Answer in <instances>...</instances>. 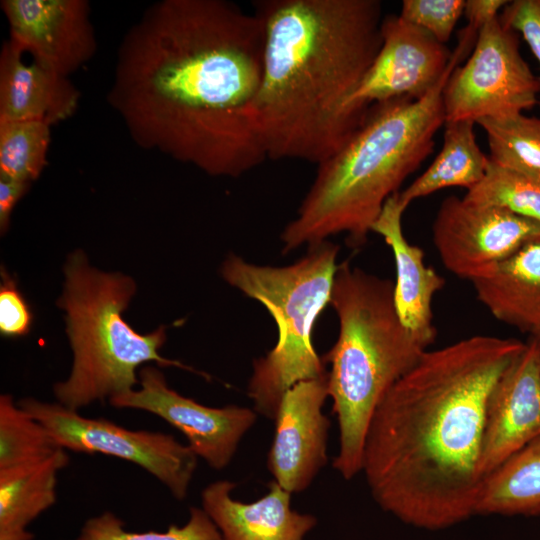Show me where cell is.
Segmentation results:
<instances>
[{
  "label": "cell",
  "mask_w": 540,
  "mask_h": 540,
  "mask_svg": "<svg viewBox=\"0 0 540 540\" xmlns=\"http://www.w3.org/2000/svg\"><path fill=\"white\" fill-rule=\"evenodd\" d=\"M260 18L225 0H162L125 35L108 101L133 140L212 176L267 159Z\"/></svg>",
  "instance_id": "obj_1"
},
{
  "label": "cell",
  "mask_w": 540,
  "mask_h": 540,
  "mask_svg": "<svg viewBox=\"0 0 540 540\" xmlns=\"http://www.w3.org/2000/svg\"><path fill=\"white\" fill-rule=\"evenodd\" d=\"M524 346L468 337L427 350L390 388L371 418L361 466L383 511L429 531L476 515L488 401Z\"/></svg>",
  "instance_id": "obj_2"
},
{
  "label": "cell",
  "mask_w": 540,
  "mask_h": 540,
  "mask_svg": "<svg viewBox=\"0 0 540 540\" xmlns=\"http://www.w3.org/2000/svg\"><path fill=\"white\" fill-rule=\"evenodd\" d=\"M264 28L257 100L267 158L319 164L362 124L350 100L377 55L379 0H259Z\"/></svg>",
  "instance_id": "obj_3"
},
{
  "label": "cell",
  "mask_w": 540,
  "mask_h": 540,
  "mask_svg": "<svg viewBox=\"0 0 540 540\" xmlns=\"http://www.w3.org/2000/svg\"><path fill=\"white\" fill-rule=\"evenodd\" d=\"M474 46L458 35L448 68L421 99L399 98L370 107L362 124L333 155L318 164L316 177L296 217L281 234L283 253L345 233L361 246L389 197L432 153L445 124L443 89Z\"/></svg>",
  "instance_id": "obj_4"
},
{
  "label": "cell",
  "mask_w": 540,
  "mask_h": 540,
  "mask_svg": "<svg viewBox=\"0 0 540 540\" xmlns=\"http://www.w3.org/2000/svg\"><path fill=\"white\" fill-rule=\"evenodd\" d=\"M330 304L339 334L322 360L330 364L328 396L339 427L333 467L350 480L361 472L364 440L378 404L433 341L403 325L392 281L348 262L338 265Z\"/></svg>",
  "instance_id": "obj_5"
},
{
  "label": "cell",
  "mask_w": 540,
  "mask_h": 540,
  "mask_svg": "<svg viewBox=\"0 0 540 540\" xmlns=\"http://www.w3.org/2000/svg\"><path fill=\"white\" fill-rule=\"evenodd\" d=\"M64 275L57 304L65 312L73 363L68 378L53 386L59 404L79 411L128 393L139 382L138 368L149 362L194 371L159 353L166 341L165 326L141 334L124 320L122 313L136 292L130 276L90 266L80 250L69 254Z\"/></svg>",
  "instance_id": "obj_6"
},
{
  "label": "cell",
  "mask_w": 540,
  "mask_h": 540,
  "mask_svg": "<svg viewBox=\"0 0 540 540\" xmlns=\"http://www.w3.org/2000/svg\"><path fill=\"white\" fill-rule=\"evenodd\" d=\"M339 247L329 241L284 267L260 266L229 254L222 278L262 303L278 328L276 345L253 361L247 394L256 413L274 420L284 394L295 384L327 375L314 349L312 331L330 304Z\"/></svg>",
  "instance_id": "obj_7"
},
{
  "label": "cell",
  "mask_w": 540,
  "mask_h": 540,
  "mask_svg": "<svg viewBox=\"0 0 540 540\" xmlns=\"http://www.w3.org/2000/svg\"><path fill=\"white\" fill-rule=\"evenodd\" d=\"M539 94L518 34L498 16L480 29L470 57L450 74L442 93L445 122L515 117L539 104Z\"/></svg>",
  "instance_id": "obj_8"
},
{
  "label": "cell",
  "mask_w": 540,
  "mask_h": 540,
  "mask_svg": "<svg viewBox=\"0 0 540 540\" xmlns=\"http://www.w3.org/2000/svg\"><path fill=\"white\" fill-rule=\"evenodd\" d=\"M17 403L49 431L61 448L129 461L159 480L177 500L187 496L198 457L174 436L127 429L104 418H88L58 402L28 397Z\"/></svg>",
  "instance_id": "obj_9"
},
{
  "label": "cell",
  "mask_w": 540,
  "mask_h": 540,
  "mask_svg": "<svg viewBox=\"0 0 540 540\" xmlns=\"http://www.w3.org/2000/svg\"><path fill=\"white\" fill-rule=\"evenodd\" d=\"M432 236L443 265L458 277L473 281L540 237V224L505 209L450 196L439 207Z\"/></svg>",
  "instance_id": "obj_10"
},
{
  "label": "cell",
  "mask_w": 540,
  "mask_h": 540,
  "mask_svg": "<svg viewBox=\"0 0 540 540\" xmlns=\"http://www.w3.org/2000/svg\"><path fill=\"white\" fill-rule=\"evenodd\" d=\"M139 388L109 400L115 408L137 409L156 415L178 429L198 458L213 469L228 466L239 443L257 419L256 411L228 405L209 407L169 387L153 365L138 372Z\"/></svg>",
  "instance_id": "obj_11"
},
{
  "label": "cell",
  "mask_w": 540,
  "mask_h": 540,
  "mask_svg": "<svg viewBox=\"0 0 540 540\" xmlns=\"http://www.w3.org/2000/svg\"><path fill=\"white\" fill-rule=\"evenodd\" d=\"M382 43L351 97V110L365 116L370 107L387 101L421 99L446 72L452 52L429 33L399 15H387Z\"/></svg>",
  "instance_id": "obj_12"
},
{
  "label": "cell",
  "mask_w": 540,
  "mask_h": 540,
  "mask_svg": "<svg viewBox=\"0 0 540 540\" xmlns=\"http://www.w3.org/2000/svg\"><path fill=\"white\" fill-rule=\"evenodd\" d=\"M328 397L326 375L295 384L280 402L267 465L290 493L307 489L327 464L330 421L322 407Z\"/></svg>",
  "instance_id": "obj_13"
},
{
  "label": "cell",
  "mask_w": 540,
  "mask_h": 540,
  "mask_svg": "<svg viewBox=\"0 0 540 540\" xmlns=\"http://www.w3.org/2000/svg\"><path fill=\"white\" fill-rule=\"evenodd\" d=\"M10 38L44 66L68 77L96 51L85 0H3Z\"/></svg>",
  "instance_id": "obj_14"
},
{
  "label": "cell",
  "mask_w": 540,
  "mask_h": 540,
  "mask_svg": "<svg viewBox=\"0 0 540 540\" xmlns=\"http://www.w3.org/2000/svg\"><path fill=\"white\" fill-rule=\"evenodd\" d=\"M540 437V339L532 336L496 383L487 405L480 470L484 478Z\"/></svg>",
  "instance_id": "obj_15"
},
{
  "label": "cell",
  "mask_w": 540,
  "mask_h": 540,
  "mask_svg": "<svg viewBox=\"0 0 540 540\" xmlns=\"http://www.w3.org/2000/svg\"><path fill=\"white\" fill-rule=\"evenodd\" d=\"M235 484L215 481L201 494L202 509L220 532L222 540H304L317 518L291 508V494L275 481L260 499L235 500Z\"/></svg>",
  "instance_id": "obj_16"
},
{
  "label": "cell",
  "mask_w": 540,
  "mask_h": 540,
  "mask_svg": "<svg viewBox=\"0 0 540 540\" xmlns=\"http://www.w3.org/2000/svg\"><path fill=\"white\" fill-rule=\"evenodd\" d=\"M12 38L0 52V120H42L51 126L78 108L80 93L69 81L35 59Z\"/></svg>",
  "instance_id": "obj_17"
},
{
  "label": "cell",
  "mask_w": 540,
  "mask_h": 540,
  "mask_svg": "<svg viewBox=\"0 0 540 540\" xmlns=\"http://www.w3.org/2000/svg\"><path fill=\"white\" fill-rule=\"evenodd\" d=\"M398 192L387 199L371 231L384 238L394 255V303L401 322L413 333L434 341L432 301L444 279L425 265L424 252L406 240L402 216L407 207Z\"/></svg>",
  "instance_id": "obj_18"
},
{
  "label": "cell",
  "mask_w": 540,
  "mask_h": 540,
  "mask_svg": "<svg viewBox=\"0 0 540 540\" xmlns=\"http://www.w3.org/2000/svg\"><path fill=\"white\" fill-rule=\"evenodd\" d=\"M472 283L478 300L496 319L532 335L540 330V237Z\"/></svg>",
  "instance_id": "obj_19"
},
{
  "label": "cell",
  "mask_w": 540,
  "mask_h": 540,
  "mask_svg": "<svg viewBox=\"0 0 540 540\" xmlns=\"http://www.w3.org/2000/svg\"><path fill=\"white\" fill-rule=\"evenodd\" d=\"M69 463L65 449L24 465L0 469V540H33L27 527L56 502L58 473Z\"/></svg>",
  "instance_id": "obj_20"
},
{
  "label": "cell",
  "mask_w": 540,
  "mask_h": 540,
  "mask_svg": "<svg viewBox=\"0 0 540 540\" xmlns=\"http://www.w3.org/2000/svg\"><path fill=\"white\" fill-rule=\"evenodd\" d=\"M444 125L443 145L436 158L405 190L398 192L406 207L413 200L447 187L469 190L486 174L489 158L476 142L475 123L463 120Z\"/></svg>",
  "instance_id": "obj_21"
},
{
  "label": "cell",
  "mask_w": 540,
  "mask_h": 540,
  "mask_svg": "<svg viewBox=\"0 0 540 540\" xmlns=\"http://www.w3.org/2000/svg\"><path fill=\"white\" fill-rule=\"evenodd\" d=\"M476 515H540V437L484 478Z\"/></svg>",
  "instance_id": "obj_22"
},
{
  "label": "cell",
  "mask_w": 540,
  "mask_h": 540,
  "mask_svg": "<svg viewBox=\"0 0 540 540\" xmlns=\"http://www.w3.org/2000/svg\"><path fill=\"white\" fill-rule=\"evenodd\" d=\"M477 124L485 131L491 163L540 180V117L523 113Z\"/></svg>",
  "instance_id": "obj_23"
},
{
  "label": "cell",
  "mask_w": 540,
  "mask_h": 540,
  "mask_svg": "<svg viewBox=\"0 0 540 540\" xmlns=\"http://www.w3.org/2000/svg\"><path fill=\"white\" fill-rule=\"evenodd\" d=\"M50 128L42 120H0V177L36 180L47 164Z\"/></svg>",
  "instance_id": "obj_24"
},
{
  "label": "cell",
  "mask_w": 540,
  "mask_h": 540,
  "mask_svg": "<svg viewBox=\"0 0 540 540\" xmlns=\"http://www.w3.org/2000/svg\"><path fill=\"white\" fill-rule=\"evenodd\" d=\"M61 448L9 394L0 396V469L44 459Z\"/></svg>",
  "instance_id": "obj_25"
},
{
  "label": "cell",
  "mask_w": 540,
  "mask_h": 540,
  "mask_svg": "<svg viewBox=\"0 0 540 540\" xmlns=\"http://www.w3.org/2000/svg\"><path fill=\"white\" fill-rule=\"evenodd\" d=\"M466 201L505 209L540 224V180L489 161L484 178L463 197Z\"/></svg>",
  "instance_id": "obj_26"
},
{
  "label": "cell",
  "mask_w": 540,
  "mask_h": 540,
  "mask_svg": "<svg viewBox=\"0 0 540 540\" xmlns=\"http://www.w3.org/2000/svg\"><path fill=\"white\" fill-rule=\"evenodd\" d=\"M76 540H222V538L207 513L202 508L192 507L188 521L184 525H170L165 532L128 531L122 519L110 511H105L89 518Z\"/></svg>",
  "instance_id": "obj_27"
},
{
  "label": "cell",
  "mask_w": 540,
  "mask_h": 540,
  "mask_svg": "<svg viewBox=\"0 0 540 540\" xmlns=\"http://www.w3.org/2000/svg\"><path fill=\"white\" fill-rule=\"evenodd\" d=\"M465 0H404L399 16L445 44L464 14Z\"/></svg>",
  "instance_id": "obj_28"
},
{
  "label": "cell",
  "mask_w": 540,
  "mask_h": 540,
  "mask_svg": "<svg viewBox=\"0 0 540 540\" xmlns=\"http://www.w3.org/2000/svg\"><path fill=\"white\" fill-rule=\"evenodd\" d=\"M33 313L18 289L15 279L1 268L0 283V334L6 338H18L30 332Z\"/></svg>",
  "instance_id": "obj_29"
},
{
  "label": "cell",
  "mask_w": 540,
  "mask_h": 540,
  "mask_svg": "<svg viewBox=\"0 0 540 540\" xmlns=\"http://www.w3.org/2000/svg\"><path fill=\"white\" fill-rule=\"evenodd\" d=\"M499 19L504 26L522 36L540 65V0L508 1ZM538 78L540 81V76Z\"/></svg>",
  "instance_id": "obj_30"
},
{
  "label": "cell",
  "mask_w": 540,
  "mask_h": 540,
  "mask_svg": "<svg viewBox=\"0 0 540 540\" xmlns=\"http://www.w3.org/2000/svg\"><path fill=\"white\" fill-rule=\"evenodd\" d=\"M507 3L506 0H465L463 15L467 19V25L480 31L499 16Z\"/></svg>",
  "instance_id": "obj_31"
},
{
  "label": "cell",
  "mask_w": 540,
  "mask_h": 540,
  "mask_svg": "<svg viewBox=\"0 0 540 540\" xmlns=\"http://www.w3.org/2000/svg\"><path fill=\"white\" fill-rule=\"evenodd\" d=\"M30 183L0 177V231L5 233L17 202L27 192Z\"/></svg>",
  "instance_id": "obj_32"
},
{
  "label": "cell",
  "mask_w": 540,
  "mask_h": 540,
  "mask_svg": "<svg viewBox=\"0 0 540 540\" xmlns=\"http://www.w3.org/2000/svg\"><path fill=\"white\" fill-rule=\"evenodd\" d=\"M532 336H535V337H537L538 339H540V330H539L537 333H535L534 335H532Z\"/></svg>",
  "instance_id": "obj_33"
}]
</instances>
